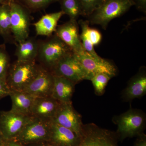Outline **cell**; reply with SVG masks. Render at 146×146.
Returning a JSON list of instances; mask_svg holds the SVG:
<instances>
[{
  "label": "cell",
  "instance_id": "obj_1",
  "mask_svg": "<svg viewBox=\"0 0 146 146\" xmlns=\"http://www.w3.org/2000/svg\"><path fill=\"white\" fill-rule=\"evenodd\" d=\"M112 121L117 126L116 133L121 142L127 138L137 137L144 132L146 127L145 113L140 110L131 108L124 113L115 116Z\"/></svg>",
  "mask_w": 146,
  "mask_h": 146
},
{
  "label": "cell",
  "instance_id": "obj_2",
  "mask_svg": "<svg viewBox=\"0 0 146 146\" xmlns=\"http://www.w3.org/2000/svg\"><path fill=\"white\" fill-rule=\"evenodd\" d=\"M134 5L133 0H104L88 16V21L91 25H100L106 29L110 21L121 16Z\"/></svg>",
  "mask_w": 146,
  "mask_h": 146
},
{
  "label": "cell",
  "instance_id": "obj_3",
  "mask_svg": "<svg viewBox=\"0 0 146 146\" xmlns=\"http://www.w3.org/2000/svg\"><path fill=\"white\" fill-rule=\"evenodd\" d=\"M117 133L90 123L83 124L78 146H119Z\"/></svg>",
  "mask_w": 146,
  "mask_h": 146
},
{
  "label": "cell",
  "instance_id": "obj_4",
  "mask_svg": "<svg viewBox=\"0 0 146 146\" xmlns=\"http://www.w3.org/2000/svg\"><path fill=\"white\" fill-rule=\"evenodd\" d=\"M72 52L70 48L55 35L39 44L37 58L51 71L62 58Z\"/></svg>",
  "mask_w": 146,
  "mask_h": 146
},
{
  "label": "cell",
  "instance_id": "obj_5",
  "mask_svg": "<svg viewBox=\"0 0 146 146\" xmlns=\"http://www.w3.org/2000/svg\"><path fill=\"white\" fill-rule=\"evenodd\" d=\"M50 121L34 117L12 141L25 146L44 142L48 143Z\"/></svg>",
  "mask_w": 146,
  "mask_h": 146
},
{
  "label": "cell",
  "instance_id": "obj_6",
  "mask_svg": "<svg viewBox=\"0 0 146 146\" xmlns=\"http://www.w3.org/2000/svg\"><path fill=\"white\" fill-rule=\"evenodd\" d=\"M40 67L35 61H16L9 71L7 81L11 90L23 91L36 77Z\"/></svg>",
  "mask_w": 146,
  "mask_h": 146
},
{
  "label": "cell",
  "instance_id": "obj_7",
  "mask_svg": "<svg viewBox=\"0 0 146 146\" xmlns=\"http://www.w3.org/2000/svg\"><path fill=\"white\" fill-rule=\"evenodd\" d=\"M51 72L54 75L62 77L76 84L91 78L73 52L67 55L56 65Z\"/></svg>",
  "mask_w": 146,
  "mask_h": 146
},
{
  "label": "cell",
  "instance_id": "obj_8",
  "mask_svg": "<svg viewBox=\"0 0 146 146\" xmlns=\"http://www.w3.org/2000/svg\"><path fill=\"white\" fill-rule=\"evenodd\" d=\"M11 33L17 43L29 37L30 17L29 11L18 1L10 4Z\"/></svg>",
  "mask_w": 146,
  "mask_h": 146
},
{
  "label": "cell",
  "instance_id": "obj_9",
  "mask_svg": "<svg viewBox=\"0 0 146 146\" xmlns=\"http://www.w3.org/2000/svg\"><path fill=\"white\" fill-rule=\"evenodd\" d=\"M34 117L12 111H2L0 114V130L4 140L12 141Z\"/></svg>",
  "mask_w": 146,
  "mask_h": 146
},
{
  "label": "cell",
  "instance_id": "obj_10",
  "mask_svg": "<svg viewBox=\"0 0 146 146\" xmlns=\"http://www.w3.org/2000/svg\"><path fill=\"white\" fill-rule=\"evenodd\" d=\"M75 54L89 74L91 79L95 75L101 73L107 74L113 78L117 74L116 66L111 61L102 58L99 55H92L85 50Z\"/></svg>",
  "mask_w": 146,
  "mask_h": 146
},
{
  "label": "cell",
  "instance_id": "obj_11",
  "mask_svg": "<svg viewBox=\"0 0 146 146\" xmlns=\"http://www.w3.org/2000/svg\"><path fill=\"white\" fill-rule=\"evenodd\" d=\"M51 121L71 129L80 137L83 124L82 117L74 109L72 102L60 103L54 117Z\"/></svg>",
  "mask_w": 146,
  "mask_h": 146
},
{
  "label": "cell",
  "instance_id": "obj_12",
  "mask_svg": "<svg viewBox=\"0 0 146 146\" xmlns=\"http://www.w3.org/2000/svg\"><path fill=\"white\" fill-rule=\"evenodd\" d=\"M54 75L49 70L40 67L36 77L23 91L36 98L51 96Z\"/></svg>",
  "mask_w": 146,
  "mask_h": 146
},
{
  "label": "cell",
  "instance_id": "obj_13",
  "mask_svg": "<svg viewBox=\"0 0 146 146\" xmlns=\"http://www.w3.org/2000/svg\"><path fill=\"white\" fill-rule=\"evenodd\" d=\"M76 21L70 20L57 26L55 35L68 46L73 52L79 54L84 51Z\"/></svg>",
  "mask_w": 146,
  "mask_h": 146
},
{
  "label": "cell",
  "instance_id": "obj_14",
  "mask_svg": "<svg viewBox=\"0 0 146 146\" xmlns=\"http://www.w3.org/2000/svg\"><path fill=\"white\" fill-rule=\"evenodd\" d=\"M80 137L73 131L50 121V135L48 143L56 146H78Z\"/></svg>",
  "mask_w": 146,
  "mask_h": 146
},
{
  "label": "cell",
  "instance_id": "obj_15",
  "mask_svg": "<svg viewBox=\"0 0 146 146\" xmlns=\"http://www.w3.org/2000/svg\"><path fill=\"white\" fill-rule=\"evenodd\" d=\"M146 94V72L143 67L129 80L126 87L122 91L121 98L124 101H131L142 98Z\"/></svg>",
  "mask_w": 146,
  "mask_h": 146
},
{
  "label": "cell",
  "instance_id": "obj_16",
  "mask_svg": "<svg viewBox=\"0 0 146 146\" xmlns=\"http://www.w3.org/2000/svg\"><path fill=\"white\" fill-rule=\"evenodd\" d=\"M60 104L51 97L36 98L32 107L31 115L35 117L51 121Z\"/></svg>",
  "mask_w": 146,
  "mask_h": 146
},
{
  "label": "cell",
  "instance_id": "obj_17",
  "mask_svg": "<svg viewBox=\"0 0 146 146\" xmlns=\"http://www.w3.org/2000/svg\"><path fill=\"white\" fill-rule=\"evenodd\" d=\"M75 85V84L67 79L54 75L53 87L51 97L60 103L70 102Z\"/></svg>",
  "mask_w": 146,
  "mask_h": 146
},
{
  "label": "cell",
  "instance_id": "obj_18",
  "mask_svg": "<svg viewBox=\"0 0 146 146\" xmlns=\"http://www.w3.org/2000/svg\"><path fill=\"white\" fill-rule=\"evenodd\" d=\"M12 101L10 111L24 115H31L33 104L36 97L26 92L11 90L9 96Z\"/></svg>",
  "mask_w": 146,
  "mask_h": 146
},
{
  "label": "cell",
  "instance_id": "obj_19",
  "mask_svg": "<svg viewBox=\"0 0 146 146\" xmlns=\"http://www.w3.org/2000/svg\"><path fill=\"white\" fill-rule=\"evenodd\" d=\"M63 15L64 13L60 11L42 16L34 24L36 34L40 36H51L56 30L58 21Z\"/></svg>",
  "mask_w": 146,
  "mask_h": 146
},
{
  "label": "cell",
  "instance_id": "obj_20",
  "mask_svg": "<svg viewBox=\"0 0 146 146\" xmlns=\"http://www.w3.org/2000/svg\"><path fill=\"white\" fill-rule=\"evenodd\" d=\"M39 44L35 39L29 37L25 41L18 43L15 54L17 61H35L38 55Z\"/></svg>",
  "mask_w": 146,
  "mask_h": 146
},
{
  "label": "cell",
  "instance_id": "obj_21",
  "mask_svg": "<svg viewBox=\"0 0 146 146\" xmlns=\"http://www.w3.org/2000/svg\"><path fill=\"white\" fill-rule=\"evenodd\" d=\"M61 11L70 17V20L77 21L79 17L83 16V11L79 0H58Z\"/></svg>",
  "mask_w": 146,
  "mask_h": 146
},
{
  "label": "cell",
  "instance_id": "obj_22",
  "mask_svg": "<svg viewBox=\"0 0 146 146\" xmlns=\"http://www.w3.org/2000/svg\"><path fill=\"white\" fill-rule=\"evenodd\" d=\"M0 33L5 35L11 33L10 5H0Z\"/></svg>",
  "mask_w": 146,
  "mask_h": 146
},
{
  "label": "cell",
  "instance_id": "obj_23",
  "mask_svg": "<svg viewBox=\"0 0 146 146\" xmlns=\"http://www.w3.org/2000/svg\"><path fill=\"white\" fill-rule=\"evenodd\" d=\"M79 22L81 28L80 39L84 50L92 55L95 56L99 55L95 51L94 46L90 41L87 34V29L89 26V21L88 20L83 21L81 20Z\"/></svg>",
  "mask_w": 146,
  "mask_h": 146
},
{
  "label": "cell",
  "instance_id": "obj_24",
  "mask_svg": "<svg viewBox=\"0 0 146 146\" xmlns=\"http://www.w3.org/2000/svg\"><path fill=\"white\" fill-rule=\"evenodd\" d=\"M112 78L107 74L101 73L95 75L91 78L90 81L94 86L96 95L102 96L104 94L108 82Z\"/></svg>",
  "mask_w": 146,
  "mask_h": 146
},
{
  "label": "cell",
  "instance_id": "obj_25",
  "mask_svg": "<svg viewBox=\"0 0 146 146\" xmlns=\"http://www.w3.org/2000/svg\"><path fill=\"white\" fill-rule=\"evenodd\" d=\"M29 11L40 10L58 0H17Z\"/></svg>",
  "mask_w": 146,
  "mask_h": 146
},
{
  "label": "cell",
  "instance_id": "obj_26",
  "mask_svg": "<svg viewBox=\"0 0 146 146\" xmlns=\"http://www.w3.org/2000/svg\"><path fill=\"white\" fill-rule=\"evenodd\" d=\"M81 5L83 16H89L99 7L104 0H79Z\"/></svg>",
  "mask_w": 146,
  "mask_h": 146
},
{
  "label": "cell",
  "instance_id": "obj_27",
  "mask_svg": "<svg viewBox=\"0 0 146 146\" xmlns=\"http://www.w3.org/2000/svg\"><path fill=\"white\" fill-rule=\"evenodd\" d=\"M9 65L8 55L4 50L0 49V79L7 80Z\"/></svg>",
  "mask_w": 146,
  "mask_h": 146
},
{
  "label": "cell",
  "instance_id": "obj_28",
  "mask_svg": "<svg viewBox=\"0 0 146 146\" xmlns=\"http://www.w3.org/2000/svg\"><path fill=\"white\" fill-rule=\"evenodd\" d=\"M87 34L90 41L94 46L98 45L101 42L102 34L98 30L91 28L89 26L87 29Z\"/></svg>",
  "mask_w": 146,
  "mask_h": 146
},
{
  "label": "cell",
  "instance_id": "obj_29",
  "mask_svg": "<svg viewBox=\"0 0 146 146\" xmlns=\"http://www.w3.org/2000/svg\"><path fill=\"white\" fill-rule=\"evenodd\" d=\"M11 91L7 80L0 79V100L9 96Z\"/></svg>",
  "mask_w": 146,
  "mask_h": 146
},
{
  "label": "cell",
  "instance_id": "obj_30",
  "mask_svg": "<svg viewBox=\"0 0 146 146\" xmlns=\"http://www.w3.org/2000/svg\"><path fill=\"white\" fill-rule=\"evenodd\" d=\"M134 146H146V135L144 132L137 136Z\"/></svg>",
  "mask_w": 146,
  "mask_h": 146
},
{
  "label": "cell",
  "instance_id": "obj_31",
  "mask_svg": "<svg viewBox=\"0 0 146 146\" xmlns=\"http://www.w3.org/2000/svg\"><path fill=\"white\" fill-rule=\"evenodd\" d=\"M137 9L146 14V0H133Z\"/></svg>",
  "mask_w": 146,
  "mask_h": 146
},
{
  "label": "cell",
  "instance_id": "obj_32",
  "mask_svg": "<svg viewBox=\"0 0 146 146\" xmlns=\"http://www.w3.org/2000/svg\"><path fill=\"white\" fill-rule=\"evenodd\" d=\"M1 146H26L18 143L13 141H5Z\"/></svg>",
  "mask_w": 146,
  "mask_h": 146
},
{
  "label": "cell",
  "instance_id": "obj_33",
  "mask_svg": "<svg viewBox=\"0 0 146 146\" xmlns=\"http://www.w3.org/2000/svg\"><path fill=\"white\" fill-rule=\"evenodd\" d=\"M5 141L3 138L2 134L1 132V130H0V146H1L2 145L3 143Z\"/></svg>",
  "mask_w": 146,
  "mask_h": 146
},
{
  "label": "cell",
  "instance_id": "obj_34",
  "mask_svg": "<svg viewBox=\"0 0 146 146\" xmlns=\"http://www.w3.org/2000/svg\"><path fill=\"white\" fill-rule=\"evenodd\" d=\"M17 1V0H3V3L10 4L11 3H12V2L14 1Z\"/></svg>",
  "mask_w": 146,
  "mask_h": 146
},
{
  "label": "cell",
  "instance_id": "obj_35",
  "mask_svg": "<svg viewBox=\"0 0 146 146\" xmlns=\"http://www.w3.org/2000/svg\"><path fill=\"white\" fill-rule=\"evenodd\" d=\"M3 2V0H0V5L2 4Z\"/></svg>",
  "mask_w": 146,
  "mask_h": 146
},
{
  "label": "cell",
  "instance_id": "obj_36",
  "mask_svg": "<svg viewBox=\"0 0 146 146\" xmlns=\"http://www.w3.org/2000/svg\"><path fill=\"white\" fill-rule=\"evenodd\" d=\"M46 146H56L53 145H51V144L48 143V144H47V145H46Z\"/></svg>",
  "mask_w": 146,
  "mask_h": 146
}]
</instances>
